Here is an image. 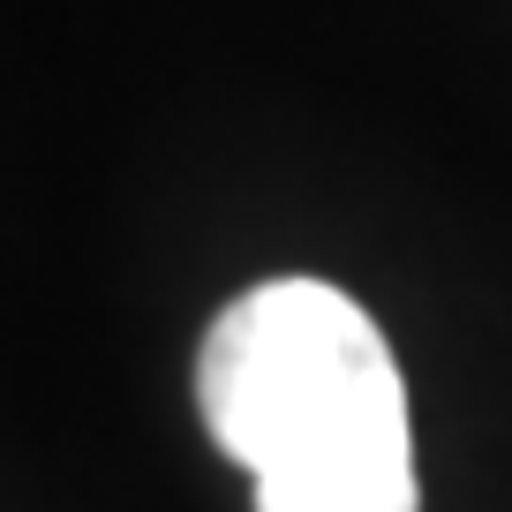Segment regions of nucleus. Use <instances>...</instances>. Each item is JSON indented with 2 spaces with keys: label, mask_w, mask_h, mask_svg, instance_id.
Wrapping results in <instances>:
<instances>
[{
  "label": "nucleus",
  "mask_w": 512,
  "mask_h": 512,
  "mask_svg": "<svg viewBox=\"0 0 512 512\" xmlns=\"http://www.w3.org/2000/svg\"><path fill=\"white\" fill-rule=\"evenodd\" d=\"M196 407L256 512H415V430L400 362L354 294L264 279L219 309L196 354Z\"/></svg>",
  "instance_id": "f257e3e1"
}]
</instances>
